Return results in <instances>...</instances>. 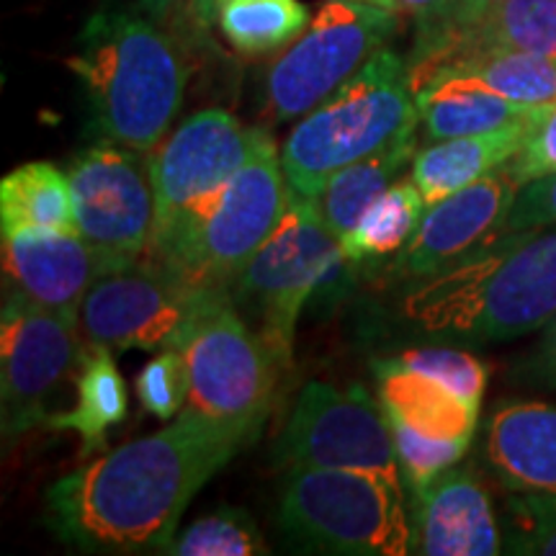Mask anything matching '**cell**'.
Masks as SVG:
<instances>
[{
	"label": "cell",
	"mask_w": 556,
	"mask_h": 556,
	"mask_svg": "<svg viewBox=\"0 0 556 556\" xmlns=\"http://www.w3.org/2000/svg\"><path fill=\"white\" fill-rule=\"evenodd\" d=\"M258 435L255 426L186 407L160 433L58 479L45 523L83 554H168L193 495Z\"/></svg>",
	"instance_id": "6da1fadb"
},
{
	"label": "cell",
	"mask_w": 556,
	"mask_h": 556,
	"mask_svg": "<svg viewBox=\"0 0 556 556\" xmlns=\"http://www.w3.org/2000/svg\"><path fill=\"white\" fill-rule=\"evenodd\" d=\"M402 323L475 343L541 330L556 315V225L492 238L402 294Z\"/></svg>",
	"instance_id": "7a4b0ae2"
},
{
	"label": "cell",
	"mask_w": 556,
	"mask_h": 556,
	"mask_svg": "<svg viewBox=\"0 0 556 556\" xmlns=\"http://www.w3.org/2000/svg\"><path fill=\"white\" fill-rule=\"evenodd\" d=\"M67 67L103 139L152 152L184 106L189 70L176 39L148 13L103 9L83 26Z\"/></svg>",
	"instance_id": "3957f363"
},
{
	"label": "cell",
	"mask_w": 556,
	"mask_h": 556,
	"mask_svg": "<svg viewBox=\"0 0 556 556\" xmlns=\"http://www.w3.org/2000/svg\"><path fill=\"white\" fill-rule=\"evenodd\" d=\"M417 122L407 60L379 50L291 129L281 148L289 189L315 199L340 168L415 137Z\"/></svg>",
	"instance_id": "277c9868"
},
{
	"label": "cell",
	"mask_w": 556,
	"mask_h": 556,
	"mask_svg": "<svg viewBox=\"0 0 556 556\" xmlns=\"http://www.w3.org/2000/svg\"><path fill=\"white\" fill-rule=\"evenodd\" d=\"M283 533L307 552L413 554L405 484L356 469H289L278 507Z\"/></svg>",
	"instance_id": "5b68a950"
},
{
	"label": "cell",
	"mask_w": 556,
	"mask_h": 556,
	"mask_svg": "<svg viewBox=\"0 0 556 556\" xmlns=\"http://www.w3.org/2000/svg\"><path fill=\"white\" fill-rule=\"evenodd\" d=\"M289 199L281 152L268 135L245 168L212 204L152 250L157 258L204 287L232 291L242 270L270 238Z\"/></svg>",
	"instance_id": "8992f818"
},
{
	"label": "cell",
	"mask_w": 556,
	"mask_h": 556,
	"mask_svg": "<svg viewBox=\"0 0 556 556\" xmlns=\"http://www.w3.org/2000/svg\"><path fill=\"white\" fill-rule=\"evenodd\" d=\"M232 304V291L191 281L168 263L142 258L93 283L80 307L86 345L170 351L189 343L208 317Z\"/></svg>",
	"instance_id": "52a82bcc"
},
{
	"label": "cell",
	"mask_w": 556,
	"mask_h": 556,
	"mask_svg": "<svg viewBox=\"0 0 556 556\" xmlns=\"http://www.w3.org/2000/svg\"><path fill=\"white\" fill-rule=\"evenodd\" d=\"M340 250L315 199L289 189L281 219L232 287L235 309L258 332L278 368L291 366L299 317Z\"/></svg>",
	"instance_id": "ba28073f"
},
{
	"label": "cell",
	"mask_w": 556,
	"mask_h": 556,
	"mask_svg": "<svg viewBox=\"0 0 556 556\" xmlns=\"http://www.w3.org/2000/svg\"><path fill=\"white\" fill-rule=\"evenodd\" d=\"M400 11L368 0H328L266 75L268 114L302 119L394 37Z\"/></svg>",
	"instance_id": "9c48e42d"
},
{
	"label": "cell",
	"mask_w": 556,
	"mask_h": 556,
	"mask_svg": "<svg viewBox=\"0 0 556 556\" xmlns=\"http://www.w3.org/2000/svg\"><path fill=\"white\" fill-rule=\"evenodd\" d=\"M276 458L287 469H356L405 484L387 409L361 387H304Z\"/></svg>",
	"instance_id": "30bf717a"
},
{
	"label": "cell",
	"mask_w": 556,
	"mask_h": 556,
	"mask_svg": "<svg viewBox=\"0 0 556 556\" xmlns=\"http://www.w3.org/2000/svg\"><path fill=\"white\" fill-rule=\"evenodd\" d=\"M80 325L26 296L5 294L0 315V409L3 441L16 443L39 422L54 394L78 379L86 343Z\"/></svg>",
	"instance_id": "8fae6325"
},
{
	"label": "cell",
	"mask_w": 556,
	"mask_h": 556,
	"mask_svg": "<svg viewBox=\"0 0 556 556\" xmlns=\"http://www.w3.org/2000/svg\"><path fill=\"white\" fill-rule=\"evenodd\" d=\"M263 137L266 131L245 127L225 109H204L152 150V186L157 201L155 248L227 189L229 180L258 150Z\"/></svg>",
	"instance_id": "7c38bea8"
},
{
	"label": "cell",
	"mask_w": 556,
	"mask_h": 556,
	"mask_svg": "<svg viewBox=\"0 0 556 556\" xmlns=\"http://www.w3.org/2000/svg\"><path fill=\"white\" fill-rule=\"evenodd\" d=\"M67 178L83 240L129 263L150 258L157 229L150 152L101 139L73 160Z\"/></svg>",
	"instance_id": "4fadbf2b"
},
{
	"label": "cell",
	"mask_w": 556,
	"mask_h": 556,
	"mask_svg": "<svg viewBox=\"0 0 556 556\" xmlns=\"http://www.w3.org/2000/svg\"><path fill=\"white\" fill-rule=\"evenodd\" d=\"M191 374L186 407L217 420L263 428L278 364L248 319L229 304L184 345Z\"/></svg>",
	"instance_id": "5bb4252c"
},
{
	"label": "cell",
	"mask_w": 556,
	"mask_h": 556,
	"mask_svg": "<svg viewBox=\"0 0 556 556\" xmlns=\"http://www.w3.org/2000/svg\"><path fill=\"white\" fill-rule=\"evenodd\" d=\"M129 266L80 235L41 227L3 229V274L11 291L80 325L83 299L111 270Z\"/></svg>",
	"instance_id": "9a60e30c"
},
{
	"label": "cell",
	"mask_w": 556,
	"mask_h": 556,
	"mask_svg": "<svg viewBox=\"0 0 556 556\" xmlns=\"http://www.w3.org/2000/svg\"><path fill=\"white\" fill-rule=\"evenodd\" d=\"M518 191V180L507 168H500L467 189L430 204L400 258L402 276L420 281L503 235Z\"/></svg>",
	"instance_id": "2e32d148"
},
{
	"label": "cell",
	"mask_w": 556,
	"mask_h": 556,
	"mask_svg": "<svg viewBox=\"0 0 556 556\" xmlns=\"http://www.w3.org/2000/svg\"><path fill=\"white\" fill-rule=\"evenodd\" d=\"M413 554L495 556L503 536L490 495L469 469L451 467L413 490Z\"/></svg>",
	"instance_id": "e0dca14e"
},
{
	"label": "cell",
	"mask_w": 556,
	"mask_h": 556,
	"mask_svg": "<svg viewBox=\"0 0 556 556\" xmlns=\"http://www.w3.org/2000/svg\"><path fill=\"white\" fill-rule=\"evenodd\" d=\"M492 475L516 495H556V405H503L486 426Z\"/></svg>",
	"instance_id": "ac0fdd59"
},
{
	"label": "cell",
	"mask_w": 556,
	"mask_h": 556,
	"mask_svg": "<svg viewBox=\"0 0 556 556\" xmlns=\"http://www.w3.org/2000/svg\"><path fill=\"white\" fill-rule=\"evenodd\" d=\"M477 52H531L556 58V0H503L477 24L407 60L417 90L435 70Z\"/></svg>",
	"instance_id": "d6986e66"
},
{
	"label": "cell",
	"mask_w": 556,
	"mask_h": 556,
	"mask_svg": "<svg viewBox=\"0 0 556 556\" xmlns=\"http://www.w3.org/2000/svg\"><path fill=\"white\" fill-rule=\"evenodd\" d=\"M377 381L381 405L392 420H400L433 441L469 446L477 433L479 405L438 381L415 371L397 358L379 361Z\"/></svg>",
	"instance_id": "ffe728a7"
},
{
	"label": "cell",
	"mask_w": 556,
	"mask_h": 556,
	"mask_svg": "<svg viewBox=\"0 0 556 556\" xmlns=\"http://www.w3.org/2000/svg\"><path fill=\"white\" fill-rule=\"evenodd\" d=\"M539 111L531 119L513 124V127L484 131V135L441 139V142H433L430 148L417 152L413 160V180L426 204H435V201L477 184L490 173L505 168L523 150Z\"/></svg>",
	"instance_id": "44dd1931"
},
{
	"label": "cell",
	"mask_w": 556,
	"mask_h": 556,
	"mask_svg": "<svg viewBox=\"0 0 556 556\" xmlns=\"http://www.w3.org/2000/svg\"><path fill=\"white\" fill-rule=\"evenodd\" d=\"M430 80H451L471 86L500 99L523 106H552L556 103V58L531 52H477L458 58L441 70H435ZM420 86V88H422ZM417 88V90H420ZM415 90V93H417Z\"/></svg>",
	"instance_id": "7402d4cb"
},
{
	"label": "cell",
	"mask_w": 556,
	"mask_h": 556,
	"mask_svg": "<svg viewBox=\"0 0 556 556\" xmlns=\"http://www.w3.org/2000/svg\"><path fill=\"white\" fill-rule=\"evenodd\" d=\"M415 101L430 142L513 127V124L531 119L541 109L513 103L486 90L451 80H430L428 86L417 90Z\"/></svg>",
	"instance_id": "603a6c76"
},
{
	"label": "cell",
	"mask_w": 556,
	"mask_h": 556,
	"mask_svg": "<svg viewBox=\"0 0 556 556\" xmlns=\"http://www.w3.org/2000/svg\"><path fill=\"white\" fill-rule=\"evenodd\" d=\"M415 155V137L400 139L389 148L340 168L315 197V206L325 227L343 240L368 206L397 184L409 157Z\"/></svg>",
	"instance_id": "cb8c5ba5"
},
{
	"label": "cell",
	"mask_w": 556,
	"mask_h": 556,
	"mask_svg": "<svg viewBox=\"0 0 556 556\" xmlns=\"http://www.w3.org/2000/svg\"><path fill=\"white\" fill-rule=\"evenodd\" d=\"M127 387L109 348L86 345V356L75 379V407L47 417V426L75 430L83 441V456L103 448L106 433L127 417Z\"/></svg>",
	"instance_id": "d4e9b609"
},
{
	"label": "cell",
	"mask_w": 556,
	"mask_h": 556,
	"mask_svg": "<svg viewBox=\"0 0 556 556\" xmlns=\"http://www.w3.org/2000/svg\"><path fill=\"white\" fill-rule=\"evenodd\" d=\"M0 227H41L78 232V214L67 173L52 163H26L0 180Z\"/></svg>",
	"instance_id": "484cf974"
},
{
	"label": "cell",
	"mask_w": 556,
	"mask_h": 556,
	"mask_svg": "<svg viewBox=\"0 0 556 556\" xmlns=\"http://www.w3.org/2000/svg\"><path fill=\"white\" fill-rule=\"evenodd\" d=\"M426 212L428 204L415 180H397L366 208L358 225L340 240V248L358 268L364 263H377L397 250H405Z\"/></svg>",
	"instance_id": "4316f807"
},
{
	"label": "cell",
	"mask_w": 556,
	"mask_h": 556,
	"mask_svg": "<svg viewBox=\"0 0 556 556\" xmlns=\"http://www.w3.org/2000/svg\"><path fill=\"white\" fill-rule=\"evenodd\" d=\"M217 26L235 50L261 58L294 41L309 26L299 0H219Z\"/></svg>",
	"instance_id": "83f0119b"
},
{
	"label": "cell",
	"mask_w": 556,
	"mask_h": 556,
	"mask_svg": "<svg viewBox=\"0 0 556 556\" xmlns=\"http://www.w3.org/2000/svg\"><path fill=\"white\" fill-rule=\"evenodd\" d=\"M266 539L261 528L245 510L222 507L208 516L193 520L180 536L173 541L170 552L176 556H255L266 554Z\"/></svg>",
	"instance_id": "f1b7e54d"
},
{
	"label": "cell",
	"mask_w": 556,
	"mask_h": 556,
	"mask_svg": "<svg viewBox=\"0 0 556 556\" xmlns=\"http://www.w3.org/2000/svg\"><path fill=\"white\" fill-rule=\"evenodd\" d=\"M137 397L160 420H173L186 409L191 392V374L184 351H160L137 377Z\"/></svg>",
	"instance_id": "f546056e"
},
{
	"label": "cell",
	"mask_w": 556,
	"mask_h": 556,
	"mask_svg": "<svg viewBox=\"0 0 556 556\" xmlns=\"http://www.w3.org/2000/svg\"><path fill=\"white\" fill-rule=\"evenodd\" d=\"M507 552L556 556V495H516L507 500Z\"/></svg>",
	"instance_id": "4dcf8cb0"
},
{
	"label": "cell",
	"mask_w": 556,
	"mask_h": 556,
	"mask_svg": "<svg viewBox=\"0 0 556 556\" xmlns=\"http://www.w3.org/2000/svg\"><path fill=\"white\" fill-rule=\"evenodd\" d=\"M392 435L394 446H397V458L402 479L409 490H420L426 486L430 479L441 475L451 467H456V462L467 454L469 446H462V443H446V441H433V438L417 433L405 422L392 420Z\"/></svg>",
	"instance_id": "1f68e13d"
},
{
	"label": "cell",
	"mask_w": 556,
	"mask_h": 556,
	"mask_svg": "<svg viewBox=\"0 0 556 556\" xmlns=\"http://www.w3.org/2000/svg\"><path fill=\"white\" fill-rule=\"evenodd\" d=\"M402 364L415 368V371L428 374L451 389H456L462 397L482 405L486 389V366L467 351L456 348H413L397 356Z\"/></svg>",
	"instance_id": "d6a6232c"
},
{
	"label": "cell",
	"mask_w": 556,
	"mask_h": 556,
	"mask_svg": "<svg viewBox=\"0 0 556 556\" xmlns=\"http://www.w3.org/2000/svg\"><path fill=\"white\" fill-rule=\"evenodd\" d=\"M505 168L520 186L556 173V103L539 111L523 150Z\"/></svg>",
	"instance_id": "836d02e7"
},
{
	"label": "cell",
	"mask_w": 556,
	"mask_h": 556,
	"mask_svg": "<svg viewBox=\"0 0 556 556\" xmlns=\"http://www.w3.org/2000/svg\"><path fill=\"white\" fill-rule=\"evenodd\" d=\"M556 225V173L520 186L505 232Z\"/></svg>",
	"instance_id": "e575fe53"
},
{
	"label": "cell",
	"mask_w": 556,
	"mask_h": 556,
	"mask_svg": "<svg viewBox=\"0 0 556 556\" xmlns=\"http://www.w3.org/2000/svg\"><path fill=\"white\" fill-rule=\"evenodd\" d=\"M500 3H503V0H456V3L451 5V11L441 21H438V24L428 26V29H417L413 58H417V54H422L428 50H433V47L441 45L443 39L454 37L456 31H462V29H467V26L477 24V21L484 18L486 13L495 11Z\"/></svg>",
	"instance_id": "d590c367"
},
{
	"label": "cell",
	"mask_w": 556,
	"mask_h": 556,
	"mask_svg": "<svg viewBox=\"0 0 556 556\" xmlns=\"http://www.w3.org/2000/svg\"><path fill=\"white\" fill-rule=\"evenodd\" d=\"M541 330V340L526 361V377L556 392V315Z\"/></svg>",
	"instance_id": "8d00e7d4"
},
{
	"label": "cell",
	"mask_w": 556,
	"mask_h": 556,
	"mask_svg": "<svg viewBox=\"0 0 556 556\" xmlns=\"http://www.w3.org/2000/svg\"><path fill=\"white\" fill-rule=\"evenodd\" d=\"M139 5H142V11L148 13L150 18H155L157 24L163 26L184 24L186 18L199 24L197 0H139Z\"/></svg>",
	"instance_id": "74e56055"
},
{
	"label": "cell",
	"mask_w": 556,
	"mask_h": 556,
	"mask_svg": "<svg viewBox=\"0 0 556 556\" xmlns=\"http://www.w3.org/2000/svg\"><path fill=\"white\" fill-rule=\"evenodd\" d=\"M456 0H397V11L417 18V29H428L451 11Z\"/></svg>",
	"instance_id": "f35d334b"
},
{
	"label": "cell",
	"mask_w": 556,
	"mask_h": 556,
	"mask_svg": "<svg viewBox=\"0 0 556 556\" xmlns=\"http://www.w3.org/2000/svg\"><path fill=\"white\" fill-rule=\"evenodd\" d=\"M217 5L219 0H197V21H199V29H206L217 21Z\"/></svg>",
	"instance_id": "ab89813d"
},
{
	"label": "cell",
	"mask_w": 556,
	"mask_h": 556,
	"mask_svg": "<svg viewBox=\"0 0 556 556\" xmlns=\"http://www.w3.org/2000/svg\"><path fill=\"white\" fill-rule=\"evenodd\" d=\"M368 3H377V5H384V9L397 11V0H368Z\"/></svg>",
	"instance_id": "60d3db41"
}]
</instances>
